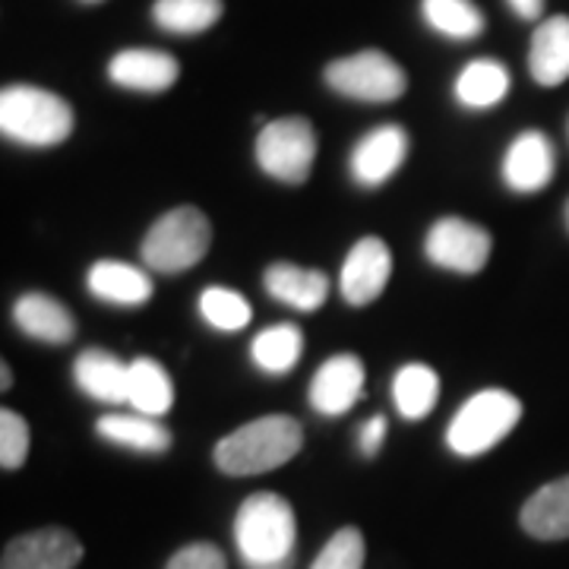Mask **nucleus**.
<instances>
[{"instance_id":"f257e3e1","label":"nucleus","mask_w":569,"mask_h":569,"mask_svg":"<svg viewBox=\"0 0 569 569\" xmlns=\"http://www.w3.org/2000/svg\"><path fill=\"white\" fill-rule=\"evenodd\" d=\"M234 545L247 569H291L298 545V519L279 493L247 497L234 516Z\"/></svg>"},{"instance_id":"f03ea898","label":"nucleus","mask_w":569,"mask_h":569,"mask_svg":"<svg viewBox=\"0 0 569 569\" xmlns=\"http://www.w3.org/2000/svg\"><path fill=\"white\" fill-rule=\"evenodd\" d=\"M305 447V427L288 415H266L231 430L216 443V466L231 478L263 475L291 462Z\"/></svg>"},{"instance_id":"7ed1b4c3","label":"nucleus","mask_w":569,"mask_h":569,"mask_svg":"<svg viewBox=\"0 0 569 569\" xmlns=\"http://www.w3.org/2000/svg\"><path fill=\"white\" fill-rule=\"evenodd\" d=\"M0 133L29 149L61 146L73 133V108L41 86H7L0 92Z\"/></svg>"},{"instance_id":"20e7f679","label":"nucleus","mask_w":569,"mask_h":569,"mask_svg":"<svg viewBox=\"0 0 569 569\" xmlns=\"http://www.w3.org/2000/svg\"><path fill=\"white\" fill-rule=\"evenodd\" d=\"M212 244V224L197 206H178L146 231L140 247L142 263L149 272L178 276L203 260Z\"/></svg>"},{"instance_id":"39448f33","label":"nucleus","mask_w":569,"mask_h":569,"mask_svg":"<svg viewBox=\"0 0 569 569\" xmlns=\"http://www.w3.org/2000/svg\"><path fill=\"white\" fill-rule=\"evenodd\" d=\"M519 421H522V402L512 392L481 389L452 415L447 427V447L462 459L485 456L503 437H509V430Z\"/></svg>"},{"instance_id":"423d86ee","label":"nucleus","mask_w":569,"mask_h":569,"mask_svg":"<svg viewBox=\"0 0 569 569\" xmlns=\"http://www.w3.org/2000/svg\"><path fill=\"white\" fill-rule=\"evenodd\" d=\"M323 80L332 92L370 104L396 102L408 89L406 70L377 48H365L358 54L332 61L323 70Z\"/></svg>"},{"instance_id":"0eeeda50","label":"nucleus","mask_w":569,"mask_h":569,"mask_svg":"<svg viewBox=\"0 0 569 569\" xmlns=\"http://www.w3.org/2000/svg\"><path fill=\"white\" fill-rule=\"evenodd\" d=\"M317 162V130L307 118L263 123L257 137V164L282 183H305Z\"/></svg>"},{"instance_id":"6e6552de","label":"nucleus","mask_w":569,"mask_h":569,"mask_svg":"<svg viewBox=\"0 0 569 569\" xmlns=\"http://www.w3.org/2000/svg\"><path fill=\"white\" fill-rule=\"evenodd\" d=\"M493 241L481 224L468 219H437L425 238V257L437 269H447L456 276H475L490 260Z\"/></svg>"},{"instance_id":"1a4fd4ad","label":"nucleus","mask_w":569,"mask_h":569,"mask_svg":"<svg viewBox=\"0 0 569 569\" xmlns=\"http://www.w3.org/2000/svg\"><path fill=\"white\" fill-rule=\"evenodd\" d=\"M408 156V130L402 123H380L355 142L348 156L351 181L367 190H377L402 168Z\"/></svg>"},{"instance_id":"9d476101","label":"nucleus","mask_w":569,"mask_h":569,"mask_svg":"<svg viewBox=\"0 0 569 569\" xmlns=\"http://www.w3.org/2000/svg\"><path fill=\"white\" fill-rule=\"evenodd\" d=\"M389 276H392V250L383 238L370 234L348 250L339 272V291L351 307H367L387 291Z\"/></svg>"},{"instance_id":"9b49d317","label":"nucleus","mask_w":569,"mask_h":569,"mask_svg":"<svg viewBox=\"0 0 569 569\" xmlns=\"http://www.w3.org/2000/svg\"><path fill=\"white\" fill-rule=\"evenodd\" d=\"M365 392V365L358 355L342 351L326 358L310 380V406L323 418H342Z\"/></svg>"},{"instance_id":"f8f14e48","label":"nucleus","mask_w":569,"mask_h":569,"mask_svg":"<svg viewBox=\"0 0 569 569\" xmlns=\"http://www.w3.org/2000/svg\"><path fill=\"white\" fill-rule=\"evenodd\" d=\"M80 560L82 545L73 531L39 529L26 531L3 548L0 569H77Z\"/></svg>"},{"instance_id":"ddd939ff","label":"nucleus","mask_w":569,"mask_h":569,"mask_svg":"<svg viewBox=\"0 0 569 569\" xmlns=\"http://www.w3.org/2000/svg\"><path fill=\"white\" fill-rule=\"evenodd\" d=\"M553 168H557V156H553V142L541 133V130H526L516 140L509 142L507 156H503V183L512 193H541L550 181H553Z\"/></svg>"},{"instance_id":"4468645a","label":"nucleus","mask_w":569,"mask_h":569,"mask_svg":"<svg viewBox=\"0 0 569 569\" xmlns=\"http://www.w3.org/2000/svg\"><path fill=\"white\" fill-rule=\"evenodd\" d=\"M178 77H181L178 58L156 48H123L108 61V80L130 92L159 96V92H168Z\"/></svg>"},{"instance_id":"2eb2a0df","label":"nucleus","mask_w":569,"mask_h":569,"mask_svg":"<svg viewBox=\"0 0 569 569\" xmlns=\"http://www.w3.org/2000/svg\"><path fill=\"white\" fill-rule=\"evenodd\" d=\"M86 288L92 298H99L102 305L118 307H142L149 305L156 284L149 279V272L140 266L121 263V260H99L89 266L86 272Z\"/></svg>"},{"instance_id":"dca6fc26","label":"nucleus","mask_w":569,"mask_h":569,"mask_svg":"<svg viewBox=\"0 0 569 569\" xmlns=\"http://www.w3.org/2000/svg\"><path fill=\"white\" fill-rule=\"evenodd\" d=\"M13 323L22 336L44 342V346H67L77 336V320L67 307L41 291H29L13 305Z\"/></svg>"},{"instance_id":"f3484780","label":"nucleus","mask_w":569,"mask_h":569,"mask_svg":"<svg viewBox=\"0 0 569 569\" xmlns=\"http://www.w3.org/2000/svg\"><path fill=\"white\" fill-rule=\"evenodd\" d=\"M263 288L269 298L279 305L295 307L301 313H313L326 305L329 298V279L320 269H301L295 263L266 266Z\"/></svg>"},{"instance_id":"a211bd4d","label":"nucleus","mask_w":569,"mask_h":569,"mask_svg":"<svg viewBox=\"0 0 569 569\" xmlns=\"http://www.w3.org/2000/svg\"><path fill=\"white\" fill-rule=\"evenodd\" d=\"M127 370H130V365L114 358V351L86 348L73 361V380H77L82 396H89L92 402L121 406V402H127Z\"/></svg>"},{"instance_id":"6ab92c4d","label":"nucleus","mask_w":569,"mask_h":569,"mask_svg":"<svg viewBox=\"0 0 569 569\" xmlns=\"http://www.w3.org/2000/svg\"><path fill=\"white\" fill-rule=\"evenodd\" d=\"M531 80L538 86H560L569 80V17H548L535 29L529 48Z\"/></svg>"},{"instance_id":"aec40b11","label":"nucleus","mask_w":569,"mask_h":569,"mask_svg":"<svg viewBox=\"0 0 569 569\" xmlns=\"http://www.w3.org/2000/svg\"><path fill=\"white\" fill-rule=\"evenodd\" d=\"M522 529L538 541H563L569 538V475L535 490L522 507Z\"/></svg>"},{"instance_id":"412c9836","label":"nucleus","mask_w":569,"mask_h":569,"mask_svg":"<svg viewBox=\"0 0 569 569\" xmlns=\"http://www.w3.org/2000/svg\"><path fill=\"white\" fill-rule=\"evenodd\" d=\"M456 102L468 111H488L493 104H500L509 92V70L493 58H478L468 61L459 77H456Z\"/></svg>"},{"instance_id":"4be33fe9","label":"nucleus","mask_w":569,"mask_h":569,"mask_svg":"<svg viewBox=\"0 0 569 569\" xmlns=\"http://www.w3.org/2000/svg\"><path fill=\"white\" fill-rule=\"evenodd\" d=\"M127 406L137 415L162 418L174 408V387L171 377L156 358H137L127 370Z\"/></svg>"},{"instance_id":"5701e85b","label":"nucleus","mask_w":569,"mask_h":569,"mask_svg":"<svg viewBox=\"0 0 569 569\" xmlns=\"http://www.w3.org/2000/svg\"><path fill=\"white\" fill-rule=\"evenodd\" d=\"M96 433L114 443V447L133 449V452H149V456H159L171 449V433L168 427H162L156 418H146V415H102L96 421Z\"/></svg>"},{"instance_id":"b1692460","label":"nucleus","mask_w":569,"mask_h":569,"mask_svg":"<svg viewBox=\"0 0 569 569\" xmlns=\"http://www.w3.org/2000/svg\"><path fill=\"white\" fill-rule=\"evenodd\" d=\"M440 399V377L437 370L427 365H406L396 370L392 377V402L396 411L406 418V421H421L427 418Z\"/></svg>"},{"instance_id":"393cba45","label":"nucleus","mask_w":569,"mask_h":569,"mask_svg":"<svg viewBox=\"0 0 569 569\" xmlns=\"http://www.w3.org/2000/svg\"><path fill=\"white\" fill-rule=\"evenodd\" d=\"M305 351V332L291 323H276L257 332L250 342V361L257 370H263L269 377H282L288 370H295Z\"/></svg>"},{"instance_id":"a878e982","label":"nucleus","mask_w":569,"mask_h":569,"mask_svg":"<svg viewBox=\"0 0 569 569\" xmlns=\"http://www.w3.org/2000/svg\"><path fill=\"white\" fill-rule=\"evenodd\" d=\"M222 0H156L152 20L171 36H200L222 20Z\"/></svg>"},{"instance_id":"bb28decb","label":"nucleus","mask_w":569,"mask_h":569,"mask_svg":"<svg viewBox=\"0 0 569 569\" xmlns=\"http://www.w3.org/2000/svg\"><path fill=\"white\" fill-rule=\"evenodd\" d=\"M421 17L443 39L471 41L485 32V13L471 0H421Z\"/></svg>"},{"instance_id":"cd10ccee","label":"nucleus","mask_w":569,"mask_h":569,"mask_svg":"<svg viewBox=\"0 0 569 569\" xmlns=\"http://www.w3.org/2000/svg\"><path fill=\"white\" fill-rule=\"evenodd\" d=\"M197 307H200V317H203L206 323L212 326V329H219V332H238V329H244L253 320V307H250L244 295H238L231 288H222V284L206 288Z\"/></svg>"},{"instance_id":"c85d7f7f","label":"nucleus","mask_w":569,"mask_h":569,"mask_svg":"<svg viewBox=\"0 0 569 569\" xmlns=\"http://www.w3.org/2000/svg\"><path fill=\"white\" fill-rule=\"evenodd\" d=\"M365 535L355 526H348L326 541V548L317 553L310 569H365Z\"/></svg>"},{"instance_id":"c756f323","label":"nucleus","mask_w":569,"mask_h":569,"mask_svg":"<svg viewBox=\"0 0 569 569\" xmlns=\"http://www.w3.org/2000/svg\"><path fill=\"white\" fill-rule=\"evenodd\" d=\"M29 456V425L20 411L3 408L0 411V466L7 471L20 468Z\"/></svg>"},{"instance_id":"7c9ffc66","label":"nucleus","mask_w":569,"mask_h":569,"mask_svg":"<svg viewBox=\"0 0 569 569\" xmlns=\"http://www.w3.org/2000/svg\"><path fill=\"white\" fill-rule=\"evenodd\" d=\"M164 569H228V563H224V553L216 545L197 541V545H187V548L178 550Z\"/></svg>"},{"instance_id":"2f4dec72","label":"nucleus","mask_w":569,"mask_h":569,"mask_svg":"<svg viewBox=\"0 0 569 569\" xmlns=\"http://www.w3.org/2000/svg\"><path fill=\"white\" fill-rule=\"evenodd\" d=\"M387 418L383 415H373L367 425H361V433H358V449H361V456L367 459H373L380 447H383V440H387Z\"/></svg>"},{"instance_id":"473e14b6","label":"nucleus","mask_w":569,"mask_h":569,"mask_svg":"<svg viewBox=\"0 0 569 569\" xmlns=\"http://www.w3.org/2000/svg\"><path fill=\"white\" fill-rule=\"evenodd\" d=\"M509 7L519 20H538L545 13V0H509Z\"/></svg>"},{"instance_id":"72a5a7b5","label":"nucleus","mask_w":569,"mask_h":569,"mask_svg":"<svg viewBox=\"0 0 569 569\" xmlns=\"http://www.w3.org/2000/svg\"><path fill=\"white\" fill-rule=\"evenodd\" d=\"M10 387H13V370L3 365V367H0V389L7 392V389H10Z\"/></svg>"},{"instance_id":"f704fd0d","label":"nucleus","mask_w":569,"mask_h":569,"mask_svg":"<svg viewBox=\"0 0 569 569\" xmlns=\"http://www.w3.org/2000/svg\"><path fill=\"white\" fill-rule=\"evenodd\" d=\"M567 228H569V203H567Z\"/></svg>"},{"instance_id":"c9c22d12","label":"nucleus","mask_w":569,"mask_h":569,"mask_svg":"<svg viewBox=\"0 0 569 569\" xmlns=\"http://www.w3.org/2000/svg\"><path fill=\"white\" fill-rule=\"evenodd\" d=\"M89 3H96V0H89Z\"/></svg>"}]
</instances>
